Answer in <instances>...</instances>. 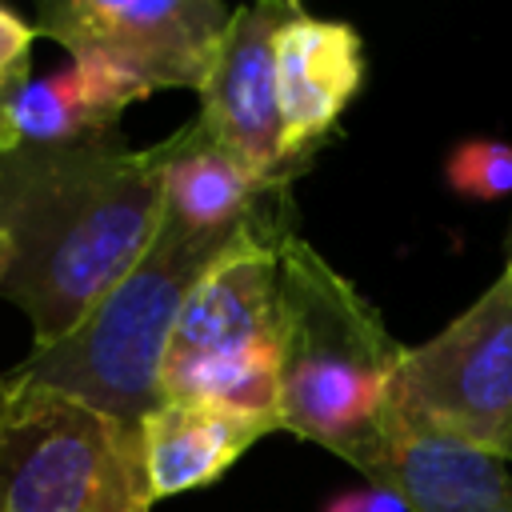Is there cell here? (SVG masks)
<instances>
[{
	"label": "cell",
	"instance_id": "cell-17",
	"mask_svg": "<svg viewBox=\"0 0 512 512\" xmlns=\"http://www.w3.org/2000/svg\"><path fill=\"white\" fill-rule=\"evenodd\" d=\"M8 260H12V244H8V236L0 232V284H4ZM4 408H8V380H4V372H0V416H4Z\"/></svg>",
	"mask_w": 512,
	"mask_h": 512
},
{
	"label": "cell",
	"instance_id": "cell-13",
	"mask_svg": "<svg viewBox=\"0 0 512 512\" xmlns=\"http://www.w3.org/2000/svg\"><path fill=\"white\" fill-rule=\"evenodd\" d=\"M144 96L92 68V64H68L52 76L28 80L16 96L12 124L20 148H84L116 136V120L128 104H140Z\"/></svg>",
	"mask_w": 512,
	"mask_h": 512
},
{
	"label": "cell",
	"instance_id": "cell-1",
	"mask_svg": "<svg viewBox=\"0 0 512 512\" xmlns=\"http://www.w3.org/2000/svg\"><path fill=\"white\" fill-rule=\"evenodd\" d=\"M164 216V152L116 136L84 148L0 156V284L28 320L32 348L64 340L148 252Z\"/></svg>",
	"mask_w": 512,
	"mask_h": 512
},
{
	"label": "cell",
	"instance_id": "cell-12",
	"mask_svg": "<svg viewBox=\"0 0 512 512\" xmlns=\"http://www.w3.org/2000/svg\"><path fill=\"white\" fill-rule=\"evenodd\" d=\"M164 152V220L192 236H232L260 216L288 188L264 184L244 172L220 144L208 140L192 116L176 136L160 140Z\"/></svg>",
	"mask_w": 512,
	"mask_h": 512
},
{
	"label": "cell",
	"instance_id": "cell-7",
	"mask_svg": "<svg viewBox=\"0 0 512 512\" xmlns=\"http://www.w3.org/2000/svg\"><path fill=\"white\" fill-rule=\"evenodd\" d=\"M228 16L216 0H48L36 32L148 100L156 88H204Z\"/></svg>",
	"mask_w": 512,
	"mask_h": 512
},
{
	"label": "cell",
	"instance_id": "cell-2",
	"mask_svg": "<svg viewBox=\"0 0 512 512\" xmlns=\"http://www.w3.org/2000/svg\"><path fill=\"white\" fill-rule=\"evenodd\" d=\"M276 424L352 468L380 436L404 344L376 304L296 232L276 268Z\"/></svg>",
	"mask_w": 512,
	"mask_h": 512
},
{
	"label": "cell",
	"instance_id": "cell-5",
	"mask_svg": "<svg viewBox=\"0 0 512 512\" xmlns=\"http://www.w3.org/2000/svg\"><path fill=\"white\" fill-rule=\"evenodd\" d=\"M140 428L48 388H8L0 512H152Z\"/></svg>",
	"mask_w": 512,
	"mask_h": 512
},
{
	"label": "cell",
	"instance_id": "cell-4",
	"mask_svg": "<svg viewBox=\"0 0 512 512\" xmlns=\"http://www.w3.org/2000/svg\"><path fill=\"white\" fill-rule=\"evenodd\" d=\"M288 236V196H276L196 280L164 348L160 400H212L276 420V268Z\"/></svg>",
	"mask_w": 512,
	"mask_h": 512
},
{
	"label": "cell",
	"instance_id": "cell-11",
	"mask_svg": "<svg viewBox=\"0 0 512 512\" xmlns=\"http://www.w3.org/2000/svg\"><path fill=\"white\" fill-rule=\"evenodd\" d=\"M272 416L240 412L212 400H160L140 420V448L152 500L216 484L260 436L276 432Z\"/></svg>",
	"mask_w": 512,
	"mask_h": 512
},
{
	"label": "cell",
	"instance_id": "cell-10",
	"mask_svg": "<svg viewBox=\"0 0 512 512\" xmlns=\"http://www.w3.org/2000/svg\"><path fill=\"white\" fill-rule=\"evenodd\" d=\"M364 40L352 24L296 8L276 32V112L292 172L336 132L364 84Z\"/></svg>",
	"mask_w": 512,
	"mask_h": 512
},
{
	"label": "cell",
	"instance_id": "cell-14",
	"mask_svg": "<svg viewBox=\"0 0 512 512\" xmlns=\"http://www.w3.org/2000/svg\"><path fill=\"white\" fill-rule=\"evenodd\" d=\"M444 176L464 200H504L512 196V144L460 140L444 160Z\"/></svg>",
	"mask_w": 512,
	"mask_h": 512
},
{
	"label": "cell",
	"instance_id": "cell-9",
	"mask_svg": "<svg viewBox=\"0 0 512 512\" xmlns=\"http://www.w3.org/2000/svg\"><path fill=\"white\" fill-rule=\"evenodd\" d=\"M356 472L400 496L408 512H512L508 456L468 444L392 404Z\"/></svg>",
	"mask_w": 512,
	"mask_h": 512
},
{
	"label": "cell",
	"instance_id": "cell-18",
	"mask_svg": "<svg viewBox=\"0 0 512 512\" xmlns=\"http://www.w3.org/2000/svg\"><path fill=\"white\" fill-rule=\"evenodd\" d=\"M508 248H512V236H508Z\"/></svg>",
	"mask_w": 512,
	"mask_h": 512
},
{
	"label": "cell",
	"instance_id": "cell-6",
	"mask_svg": "<svg viewBox=\"0 0 512 512\" xmlns=\"http://www.w3.org/2000/svg\"><path fill=\"white\" fill-rule=\"evenodd\" d=\"M388 404L512 460V248L456 320L404 348Z\"/></svg>",
	"mask_w": 512,
	"mask_h": 512
},
{
	"label": "cell",
	"instance_id": "cell-15",
	"mask_svg": "<svg viewBox=\"0 0 512 512\" xmlns=\"http://www.w3.org/2000/svg\"><path fill=\"white\" fill-rule=\"evenodd\" d=\"M32 40H36V28L20 12L0 8V156L20 148L12 108L24 84L32 80Z\"/></svg>",
	"mask_w": 512,
	"mask_h": 512
},
{
	"label": "cell",
	"instance_id": "cell-3",
	"mask_svg": "<svg viewBox=\"0 0 512 512\" xmlns=\"http://www.w3.org/2000/svg\"><path fill=\"white\" fill-rule=\"evenodd\" d=\"M240 232L192 236L160 216L156 240L136 268L64 340L32 348L12 372H4L8 388H48L140 428L160 404V364L188 292Z\"/></svg>",
	"mask_w": 512,
	"mask_h": 512
},
{
	"label": "cell",
	"instance_id": "cell-8",
	"mask_svg": "<svg viewBox=\"0 0 512 512\" xmlns=\"http://www.w3.org/2000/svg\"><path fill=\"white\" fill-rule=\"evenodd\" d=\"M300 4L256 0L232 8L216 64L200 88L196 120L244 172L264 184L292 188L276 112V32Z\"/></svg>",
	"mask_w": 512,
	"mask_h": 512
},
{
	"label": "cell",
	"instance_id": "cell-16",
	"mask_svg": "<svg viewBox=\"0 0 512 512\" xmlns=\"http://www.w3.org/2000/svg\"><path fill=\"white\" fill-rule=\"evenodd\" d=\"M324 512H408L400 496H392L388 488H360V492H340L324 504Z\"/></svg>",
	"mask_w": 512,
	"mask_h": 512
}]
</instances>
